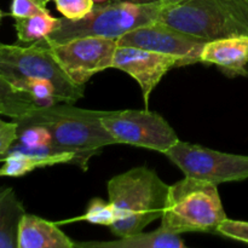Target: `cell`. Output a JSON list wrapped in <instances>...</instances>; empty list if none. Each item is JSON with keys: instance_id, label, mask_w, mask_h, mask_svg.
<instances>
[{"instance_id": "1", "label": "cell", "mask_w": 248, "mask_h": 248, "mask_svg": "<svg viewBox=\"0 0 248 248\" xmlns=\"http://www.w3.org/2000/svg\"><path fill=\"white\" fill-rule=\"evenodd\" d=\"M170 186L147 167H135L108 182L109 201L118 219L110 227L118 237L140 232L166 208Z\"/></svg>"}, {"instance_id": "2", "label": "cell", "mask_w": 248, "mask_h": 248, "mask_svg": "<svg viewBox=\"0 0 248 248\" xmlns=\"http://www.w3.org/2000/svg\"><path fill=\"white\" fill-rule=\"evenodd\" d=\"M104 113L78 108L73 103L63 102L48 108H38L15 121L45 126L56 144L74 154L73 165L86 172L91 157L99 154L103 148L116 144L102 124Z\"/></svg>"}, {"instance_id": "3", "label": "cell", "mask_w": 248, "mask_h": 248, "mask_svg": "<svg viewBox=\"0 0 248 248\" xmlns=\"http://www.w3.org/2000/svg\"><path fill=\"white\" fill-rule=\"evenodd\" d=\"M167 2L137 4L131 1H107L94 5L92 11L80 19L58 18L55 31L43 39L50 45L62 44L81 36L121 38L128 31L154 23Z\"/></svg>"}, {"instance_id": "4", "label": "cell", "mask_w": 248, "mask_h": 248, "mask_svg": "<svg viewBox=\"0 0 248 248\" xmlns=\"http://www.w3.org/2000/svg\"><path fill=\"white\" fill-rule=\"evenodd\" d=\"M227 219L218 186L186 177L170 186L160 228L174 234L213 232Z\"/></svg>"}, {"instance_id": "5", "label": "cell", "mask_w": 248, "mask_h": 248, "mask_svg": "<svg viewBox=\"0 0 248 248\" xmlns=\"http://www.w3.org/2000/svg\"><path fill=\"white\" fill-rule=\"evenodd\" d=\"M0 75L11 84L22 78L47 80L55 86L58 98L65 103H75L84 97L85 87L68 78L43 40L28 46L0 43Z\"/></svg>"}, {"instance_id": "6", "label": "cell", "mask_w": 248, "mask_h": 248, "mask_svg": "<svg viewBox=\"0 0 248 248\" xmlns=\"http://www.w3.org/2000/svg\"><path fill=\"white\" fill-rule=\"evenodd\" d=\"M157 22L206 41L248 35L235 17L229 0H181L166 5Z\"/></svg>"}, {"instance_id": "7", "label": "cell", "mask_w": 248, "mask_h": 248, "mask_svg": "<svg viewBox=\"0 0 248 248\" xmlns=\"http://www.w3.org/2000/svg\"><path fill=\"white\" fill-rule=\"evenodd\" d=\"M186 177L222 184L248 178V156L178 142L165 153Z\"/></svg>"}, {"instance_id": "8", "label": "cell", "mask_w": 248, "mask_h": 248, "mask_svg": "<svg viewBox=\"0 0 248 248\" xmlns=\"http://www.w3.org/2000/svg\"><path fill=\"white\" fill-rule=\"evenodd\" d=\"M102 124L116 144H130L165 154L179 140L173 127L161 115L148 109L106 111Z\"/></svg>"}, {"instance_id": "9", "label": "cell", "mask_w": 248, "mask_h": 248, "mask_svg": "<svg viewBox=\"0 0 248 248\" xmlns=\"http://www.w3.org/2000/svg\"><path fill=\"white\" fill-rule=\"evenodd\" d=\"M47 45L68 78L78 86L85 87L94 74L113 68L118 40L102 36H81L62 44Z\"/></svg>"}, {"instance_id": "10", "label": "cell", "mask_w": 248, "mask_h": 248, "mask_svg": "<svg viewBox=\"0 0 248 248\" xmlns=\"http://www.w3.org/2000/svg\"><path fill=\"white\" fill-rule=\"evenodd\" d=\"M206 40L171 28L161 22L138 27L118 39L119 45L133 46L179 58L178 67L201 62Z\"/></svg>"}, {"instance_id": "11", "label": "cell", "mask_w": 248, "mask_h": 248, "mask_svg": "<svg viewBox=\"0 0 248 248\" xmlns=\"http://www.w3.org/2000/svg\"><path fill=\"white\" fill-rule=\"evenodd\" d=\"M179 65V58L133 46L119 45L114 53L113 68L127 73L140 84L145 108L155 87L170 69Z\"/></svg>"}, {"instance_id": "12", "label": "cell", "mask_w": 248, "mask_h": 248, "mask_svg": "<svg viewBox=\"0 0 248 248\" xmlns=\"http://www.w3.org/2000/svg\"><path fill=\"white\" fill-rule=\"evenodd\" d=\"M201 63L219 67L229 77H248V35H232L207 41Z\"/></svg>"}, {"instance_id": "13", "label": "cell", "mask_w": 248, "mask_h": 248, "mask_svg": "<svg viewBox=\"0 0 248 248\" xmlns=\"http://www.w3.org/2000/svg\"><path fill=\"white\" fill-rule=\"evenodd\" d=\"M75 242L56 223L26 213L18 232V248H74Z\"/></svg>"}, {"instance_id": "14", "label": "cell", "mask_w": 248, "mask_h": 248, "mask_svg": "<svg viewBox=\"0 0 248 248\" xmlns=\"http://www.w3.org/2000/svg\"><path fill=\"white\" fill-rule=\"evenodd\" d=\"M81 248H186V245L179 234L159 228L155 232H136L119 237L114 241L75 242Z\"/></svg>"}, {"instance_id": "15", "label": "cell", "mask_w": 248, "mask_h": 248, "mask_svg": "<svg viewBox=\"0 0 248 248\" xmlns=\"http://www.w3.org/2000/svg\"><path fill=\"white\" fill-rule=\"evenodd\" d=\"M26 215L12 188L0 189V248H18V232Z\"/></svg>"}, {"instance_id": "16", "label": "cell", "mask_w": 248, "mask_h": 248, "mask_svg": "<svg viewBox=\"0 0 248 248\" xmlns=\"http://www.w3.org/2000/svg\"><path fill=\"white\" fill-rule=\"evenodd\" d=\"M58 18L53 17L47 9L24 18L15 19V29L19 43L33 44L47 38L56 29Z\"/></svg>"}, {"instance_id": "17", "label": "cell", "mask_w": 248, "mask_h": 248, "mask_svg": "<svg viewBox=\"0 0 248 248\" xmlns=\"http://www.w3.org/2000/svg\"><path fill=\"white\" fill-rule=\"evenodd\" d=\"M36 109L38 107L28 92L16 89L9 80L0 75V115L16 120L29 115Z\"/></svg>"}, {"instance_id": "18", "label": "cell", "mask_w": 248, "mask_h": 248, "mask_svg": "<svg viewBox=\"0 0 248 248\" xmlns=\"http://www.w3.org/2000/svg\"><path fill=\"white\" fill-rule=\"evenodd\" d=\"M2 166L0 167V177H21L41 167L53 166L60 162L52 157L39 156L22 152L9 150L0 157Z\"/></svg>"}, {"instance_id": "19", "label": "cell", "mask_w": 248, "mask_h": 248, "mask_svg": "<svg viewBox=\"0 0 248 248\" xmlns=\"http://www.w3.org/2000/svg\"><path fill=\"white\" fill-rule=\"evenodd\" d=\"M16 89L28 92L38 108H48L63 103L57 96L55 86L50 81L36 78H22L12 82Z\"/></svg>"}, {"instance_id": "20", "label": "cell", "mask_w": 248, "mask_h": 248, "mask_svg": "<svg viewBox=\"0 0 248 248\" xmlns=\"http://www.w3.org/2000/svg\"><path fill=\"white\" fill-rule=\"evenodd\" d=\"M118 219L115 210L110 201L106 202L101 198H94L87 205V210L81 217L75 218L74 220H85L92 224L108 225L111 227Z\"/></svg>"}, {"instance_id": "21", "label": "cell", "mask_w": 248, "mask_h": 248, "mask_svg": "<svg viewBox=\"0 0 248 248\" xmlns=\"http://www.w3.org/2000/svg\"><path fill=\"white\" fill-rule=\"evenodd\" d=\"M56 9L68 19H80L92 11L93 0H53Z\"/></svg>"}, {"instance_id": "22", "label": "cell", "mask_w": 248, "mask_h": 248, "mask_svg": "<svg viewBox=\"0 0 248 248\" xmlns=\"http://www.w3.org/2000/svg\"><path fill=\"white\" fill-rule=\"evenodd\" d=\"M216 234L248 244V222L227 218L217 228Z\"/></svg>"}, {"instance_id": "23", "label": "cell", "mask_w": 248, "mask_h": 248, "mask_svg": "<svg viewBox=\"0 0 248 248\" xmlns=\"http://www.w3.org/2000/svg\"><path fill=\"white\" fill-rule=\"evenodd\" d=\"M51 0H12L10 6V16L14 19L24 18L31 15L47 9V4Z\"/></svg>"}, {"instance_id": "24", "label": "cell", "mask_w": 248, "mask_h": 248, "mask_svg": "<svg viewBox=\"0 0 248 248\" xmlns=\"http://www.w3.org/2000/svg\"><path fill=\"white\" fill-rule=\"evenodd\" d=\"M18 125L15 120L4 121L0 119V157L4 156L17 140Z\"/></svg>"}, {"instance_id": "25", "label": "cell", "mask_w": 248, "mask_h": 248, "mask_svg": "<svg viewBox=\"0 0 248 248\" xmlns=\"http://www.w3.org/2000/svg\"><path fill=\"white\" fill-rule=\"evenodd\" d=\"M229 1L237 21L248 31V0H229Z\"/></svg>"}, {"instance_id": "26", "label": "cell", "mask_w": 248, "mask_h": 248, "mask_svg": "<svg viewBox=\"0 0 248 248\" xmlns=\"http://www.w3.org/2000/svg\"><path fill=\"white\" fill-rule=\"evenodd\" d=\"M110 1H131L137 4H150V2H167V4H174L181 0H110Z\"/></svg>"}, {"instance_id": "27", "label": "cell", "mask_w": 248, "mask_h": 248, "mask_svg": "<svg viewBox=\"0 0 248 248\" xmlns=\"http://www.w3.org/2000/svg\"><path fill=\"white\" fill-rule=\"evenodd\" d=\"M4 16H5V14L1 11V9H0V23H1V19H2V17H4Z\"/></svg>"}, {"instance_id": "28", "label": "cell", "mask_w": 248, "mask_h": 248, "mask_svg": "<svg viewBox=\"0 0 248 248\" xmlns=\"http://www.w3.org/2000/svg\"><path fill=\"white\" fill-rule=\"evenodd\" d=\"M93 1H98V2H107V1H110V0H93Z\"/></svg>"}]
</instances>
